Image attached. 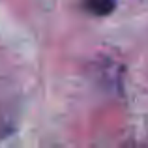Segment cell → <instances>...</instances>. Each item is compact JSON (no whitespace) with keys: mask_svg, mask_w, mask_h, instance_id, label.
Wrapping results in <instances>:
<instances>
[{"mask_svg":"<svg viewBox=\"0 0 148 148\" xmlns=\"http://www.w3.org/2000/svg\"><path fill=\"white\" fill-rule=\"evenodd\" d=\"M116 6V0H84V8L86 11H90L92 15H98V17H103V15H109Z\"/></svg>","mask_w":148,"mask_h":148,"instance_id":"6da1fadb","label":"cell"}]
</instances>
